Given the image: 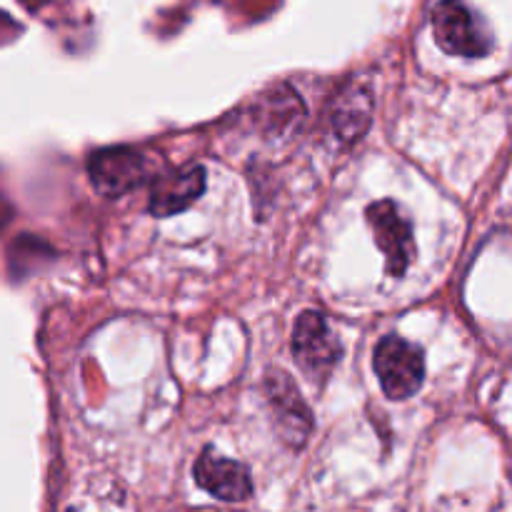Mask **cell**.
Here are the masks:
<instances>
[{
  "instance_id": "cell-8",
  "label": "cell",
  "mask_w": 512,
  "mask_h": 512,
  "mask_svg": "<svg viewBox=\"0 0 512 512\" xmlns=\"http://www.w3.org/2000/svg\"><path fill=\"white\" fill-rule=\"evenodd\" d=\"M205 190V168L203 165H183V168L168 170L155 175L150 188V213L158 218L180 213L190 208Z\"/></svg>"
},
{
  "instance_id": "cell-7",
  "label": "cell",
  "mask_w": 512,
  "mask_h": 512,
  "mask_svg": "<svg viewBox=\"0 0 512 512\" xmlns=\"http://www.w3.org/2000/svg\"><path fill=\"white\" fill-rule=\"evenodd\" d=\"M195 483L223 503H243L253 495L250 470L238 460L223 458L213 448H205L195 463Z\"/></svg>"
},
{
  "instance_id": "cell-5",
  "label": "cell",
  "mask_w": 512,
  "mask_h": 512,
  "mask_svg": "<svg viewBox=\"0 0 512 512\" xmlns=\"http://www.w3.org/2000/svg\"><path fill=\"white\" fill-rule=\"evenodd\" d=\"M265 398H268L270 410L275 415V425L280 430V438L290 445V448H303L308 435L313 433V415H310L308 405L300 398L298 385L290 380L285 370L273 368L265 373L263 380Z\"/></svg>"
},
{
  "instance_id": "cell-2",
  "label": "cell",
  "mask_w": 512,
  "mask_h": 512,
  "mask_svg": "<svg viewBox=\"0 0 512 512\" xmlns=\"http://www.w3.org/2000/svg\"><path fill=\"white\" fill-rule=\"evenodd\" d=\"M290 348H293L303 373L318 383H325L343 358V343H340L338 333L318 310H305L298 315Z\"/></svg>"
},
{
  "instance_id": "cell-10",
  "label": "cell",
  "mask_w": 512,
  "mask_h": 512,
  "mask_svg": "<svg viewBox=\"0 0 512 512\" xmlns=\"http://www.w3.org/2000/svg\"><path fill=\"white\" fill-rule=\"evenodd\" d=\"M50 0H20V5H25L28 10H40L43 5H48Z\"/></svg>"
},
{
  "instance_id": "cell-1",
  "label": "cell",
  "mask_w": 512,
  "mask_h": 512,
  "mask_svg": "<svg viewBox=\"0 0 512 512\" xmlns=\"http://www.w3.org/2000/svg\"><path fill=\"white\" fill-rule=\"evenodd\" d=\"M435 43L458 58H485L493 48L490 30L463 0H438L430 13Z\"/></svg>"
},
{
  "instance_id": "cell-4",
  "label": "cell",
  "mask_w": 512,
  "mask_h": 512,
  "mask_svg": "<svg viewBox=\"0 0 512 512\" xmlns=\"http://www.w3.org/2000/svg\"><path fill=\"white\" fill-rule=\"evenodd\" d=\"M370 230L375 235L380 253L385 255V270L393 278H403L415 258L413 223L405 218L398 203L393 200H378L365 210Z\"/></svg>"
},
{
  "instance_id": "cell-9",
  "label": "cell",
  "mask_w": 512,
  "mask_h": 512,
  "mask_svg": "<svg viewBox=\"0 0 512 512\" xmlns=\"http://www.w3.org/2000/svg\"><path fill=\"white\" fill-rule=\"evenodd\" d=\"M370 113H373L370 90L350 80L338 93V98L333 103V113H330V123H333L335 135L343 143L358 140L370 125Z\"/></svg>"
},
{
  "instance_id": "cell-6",
  "label": "cell",
  "mask_w": 512,
  "mask_h": 512,
  "mask_svg": "<svg viewBox=\"0 0 512 512\" xmlns=\"http://www.w3.org/2000/svg\"><path fill=\"white\" fill-rule=\"evenodd\" d=\"M90 183L108 198H120L128 190L145 183L150 163L140 150L115 145V148L95 150L88 160Z\"/></svg>"
},
{
  "instance_id": "cell-3",
  "label": "cell",
  "mask_w": 512,
  "mask_h": 512,
  "mask_svg": "<svg viewBox=\"0 0 512 512\" xmlns=\"http://www.w3.org/2000/svg\"><path fill=\"white\" fill-rule=\"evenodd\" d=\"M378 383L390 400H408L425 383V355L415 343L388 335L378 343L373 355Z\"/></svg>"
}]
</instances>
